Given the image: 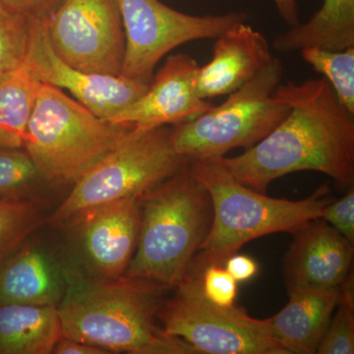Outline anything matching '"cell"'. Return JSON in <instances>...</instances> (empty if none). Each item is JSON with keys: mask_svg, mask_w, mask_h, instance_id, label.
<instances>
[{"mask_svg": "<svg viewBox=\"0 0 354 354\" xmlns=\"http://www.w3.org/2000/svg\"><path fill=\"white\" fill-rule=\"evenodd\" d=\"M44 181L38 167L20 149L0 148V198L28 199Z\"/></svg>", "mask_w": 354, "mask_h": 354, "instance_id": "603a6c76", "label": "cell"}, {"mask_svg": "<svg viewBox=\"0 0 354 354\" xmlns=\"http://www.w3.org/2000/svg\"><path fill=\"white\" fill-rule=\"evenodd\" d=\"M321 218L354 243V189L335 202H330L321 214Z\"/></svg>", "mask_w": 354, "mask_h": 354, "instance_id": "4316f807", "label": "cell"}, {"mask_svg": "<svg viewBox=\"0 0 354 354\" xmlns=\"http://www.w3.org/2000/svg\"><path fill=\"white\" fill-rule=\"evenodd\" d=\"M199 64L185 53H176L165 60L153 77L143 95L109 122L138 130H151L165 125H178L213 108L198 93Z\"/></svg>", "mask_w": 354, "mask_h": 354, "instance_id": "4fadbf2b", "label": "cell"}, {"mask_svg": "<svg viewBox=\"0 0 354 354\" xmlns=\"http://www.w3.org/2000/svg\"><path fill=\"white\" fill-rule=\"evenodd\" d=\"M221 158L188 162L191 174L208 191L213 207L211 228L193 262L223 264L247 242L278 232L293 234L307 221L321 218L333 201L326 185L299 201L266 196L239 183Z\"/></svg>", "mask_w": 354, "mask_h": 354, "instance_id": "277c9868", "label": "cell"}, {"mask_svg": "<svg viewBox=\"0 0 354 354\" xmlns=\"http://www.w3.org/2000/svg\"><path fill=\"white\" fill-rule=\"evenodd\" d=\"M62 0H0L7 8L29 19H48Z\"/></svg>", "mask_w": 354, "mask_h": 354, "instance_id": "83f0119b", "label": "cell"}, {"mask_svg": "<svg viewBox=\"0 0 354 354\" xmlns=\"http://www.w3.org/2000/svg\"><path fill=\"white\" fill-rule=\"evenodd\" d=\"M335 310L316 353L353 354V274L342 286L339 301Z\"/></svg>", "mask_w": 354, "mask_h": 354, "instance_id": "cb8c5ba5", "label": "cell"}, {"mask_svg": "<svg viewBox=\"0 0 354 354\" xmlns=\"http://www.w3.org/2000/svg\"><path fill=\"white\" fill-rule=\"evenodd\" d=\"M26 64L41 82L68 91L76 101L109 122L149 87V84L125 76L88 73L71 66L53 50L46 19L31 20Z\"/></svg>", "mask_w": 354, "mask_h": 354, "instance_id": "7c38bea8", "label": "cell"}, {"mask_svg": "<svg viewBox=\"0 0 354 354\" xmlns=\"http://www.w3.org/2000/svg\"><path fill=\"white\" fill-rule=\"evenodd\" d=\"M125 35L120 75L150 84L158 62L174 48L199 39H216L228 27L247 20L245 13L196 16L160 0H118Z\"/></svg>", "mask_w": 354, "mask_h": 354, "instance_id": "9c48e42d", "label": "cell"}, {"mask_svg": "<svg viewBox=\"0 0 354 354\" xmlns=\"http://www.w3.org/2000/svg\"><path fill=\"white\" fill-rule=\"evenodd\" d=\"M140 205L138 241L123 277L177 286L211 228L213 207L208 191L187 164L140 197Z\"/></svg>", "mask_w": 354, "mask_h": 354, "instance_id": "3957f363", "label": "cell"}, {"mask_svg": "<svg viewBox=\"0 0 354 354\" xmlns=\"http://www.w3.org/2000/svg\"><path fill=\"white\" fill-rule=\"evenodd\" d=\"M339 290L305 288L291 291L279 313L265 319L272 337L288 354H314L339 298Z\"/></svg>", "mask_w": 354, "mask_h": 354, "instance_id": "e0dca14e", "label": "cell"}, {"mask_svg": "<svg viewBox=\"0 0 354 354\" xmlns=\"http://www.w3.org/2000/svg\"><path fill=\"white\" fill-rule=\"evenodd\" d=\"M39 84L26 62L0 75V148L24 147Z\"/></svg>", "mask_w": 354, "mask_h": 354, "instance_id": "ffe728a7", "label": "cell"}, {"mask_svg": "<svg viewBox=\"0 0 354 354\" xmlns=\"http://www.w3.org/2000/svg\"><path fill=\"white\" fill-rule=\"evenodd\" d=\"M46 29L53 50L71 66L120 75L125 35L118 0H62Z\"/></svg>", "mask_w": 354, "mask_h": 354, "instance_id": "30bf717a", "label": "cell"}, {"mask_svg": "<svg viewBox=\"0 0 354 354\" xmlns=\"http://www.w3.org/2000/svg\"><path fill=\"white\" fill-rule=\"evenodd\" d=\"M197 272L204 297L221 307L234 306L237 281L221 263L199 264L193 262L190 269Z\"/></svg>", "mask_w": 354, "mask_h": 354, "instance_id": "484cf974", "label": "cell"}, {"mask_svg": "<svg viewBox=\"0 0 354 354\" xmlns=\"http://www.w3.org/2000/svg\"><path fill=\"white\" fill-rule=\"evenodd\" d=\"M129 129L102 120L64 91L41 82L24 148L46 183L74 184Z\"/></svg>", "mask_w": 354, "mask_h": 354, "instance_id": "5b68a950", "label": "cell"}, {"mask_svg": "<svg viewBox=\"0 0 354 354\" xmlns=\"http://www.w3.org/2000/svg\"><path fill=\"white\" fill-rule=\"evenodd\" d=\"M223 267L237 283L250 281L259 271L257 262L249 256L232 254L223 261Z\"/></svg>", "mask_w": 354, "mask_h": 354, "instance_id": "f1b7e54d", "label": "cell"}, {"mask_svg": "<svg viewBox=\"0 0 354 354\" xmlns=\"http://www.w3.org/2000/svg\"><path fill=\"white\" fill-rule=\"evenodd\" d=\"M162 288L145 279L95 278L71 257L68 286L57 306L62 335L111 353H197L158 328Z\"/></svg>", "mask_w": 354, "mask_h": 354, "instance_id": "7a4b0ae2", "label": "cell"}, {"mask_svg": "<svg viewBox=\"0 0 354 354\" xmlns=\"http://www.w3.org/2000/svg\"><path fill=\"white\" fill-rule=\"evenodd\" d=\"M281 19L292 27L299 23V11L297 0H272Z\"/></svg>", "mask_w": 354, "mask_h": 354, "instance_id": "4dcf8cb0", "label": "cell"}, {"mask_svg": "<svg viewBox=\"0 0 354 354\" xmlns=\"http://www.w3.org/2000/svg\"><path fill=\"white\" fill-rule=\"evenodd\" d=\"M354 46V0H324L320 10L304 24L292 26L274 39V50L283 53L305 48L344 50Z\"/></svg>", "mask_w": 354, "mask_h": 354, "instance_id": "d6986e66", "label": "cell"}, {"mask_svg": "<svg viewBox=\"0 0 354 354\" xmlns=\"http://www.w3.org/2000/svg\"><path fill=\"white\" fill-rule=\"evenodd\" d=\"M62 337L55 305L0 304V354H50Z\"/></svg>", "mask_w": 354, "mask_h": 354, "instance_id": "ac0fdd59", "label": "cell"}, {"mask_svg": "<svg viewBox=\"0 0 354 354\" xmlns=\"http://www.w3.org/2000/svg\"><path fill=\"white\" fill-rule=\"evenodd\" d=\"M141 223L140 198H127L88 209L65 223L71 227L72 259L95 278L118 279L134 255Z\"/></svg>", "mask_w": 354, "mask_h": 354, "instance_id": "8fae6325", "label": "cell"}, {"mask_svg": "<svg viewBox=\"0 0 354 354\" xmlns=\"http://www.w3.org/2000/svg\"><path fill=\"white\" fill-rule=\"evenodd\" d=\"M55 354H111L106 349L62 337L53 349Z\"/></svg>", "mask_w": 354, "mask_h": 354, "instance_id": "f546056e", "label": "cell"}, {"mask_svg": "<svg viewBox=\"0 0 354 354\" xmlns=\"http://www.w3.org/2000/svg\"><path fill=\"white\" fill-rule=\"evenodd\" d=\"M272 58L262 32L246 21L235 23L216 37L212 59L199 67L198 93L204 100L230 95L248 83Z\"/></svg>", "mask_w": 354, "mask_h": 354, "instance_id": "2e32d148", "label": "cell"}, {"mask_svg": "<svg viewBox=\"0 0 354 354\" xmlns=\"http://www.w3.org/2000/svg\"><path fill=\"white\" fill-rule=\"evenodd\" d=\"M41 209L32 200L0 198V265L39 227Z\"/></svg>", "mask_w": 354, "mask_h": 354, "instance_id": "7402d4cb", "label": "cell"}, {"mask_svg": "<svg viewBox=\"0 0 354 354\" xmlns=\"http://www.w3.org/2000/svg\"><path fill=\"white\" fill-rule=\"evenodd\" d=\"M300 53L306 64L327 79L339 101L354 114V46L344 50L311 46Z\"/></svg>", "mask_w": 354, "mask_h": 354, "instance_id": "44dd1931", "label": "cell"}, {"mask_svg": "<svg viewBox=\"0 0 354 354\" xmlns=\"http://www.w3.org/2000/svg\"><path fill=\"white\" fill-rule=\"evenodd\" d=\"M31 19L0 3V75L26 62Z\"/></svg>", "mask_w": 354, "mask_h": 354, "instance_id": "d4e9b609", "label": "cell"}, {"mask_svg": "<svg viewBox=\"0 0 354 354\" xmlns=\"http://www.w3.org/2000/svg\"><path fill=\"white\" fill-rule=\"evenodd\" d=\"M71 257L30 236L0 265V304L55 305L67 290Z\"/></svg>", "mask_w": 354, "mask_h": 354, "instance_id": "9a60e30c", "label": "cell"}, {"mask_svg": "<svg viewBox=\"0 0 354 354\" xmlns=\"http://www.w3.org/2000/svg\"><path fill=\"white\" fill-rule=\"evenodd\" d=\"M283 75V64L274 57L221 106L176 125L169 132L174 151L190 162L223 158L234 149L257 144L290 113V104L274 95Z\"/></svg>", "mask_w": 354, "mask_h": 354, "instance_id": "8992f818", "label": "cell"}, {"mask_svg": "<svg viewBox=\"0 0 354 354\" xmlns=\"http://www.w3.org/2000/svg\"><path fill=\"white\" fill-rule=\"evenodd\" d=\"M293 235L283 263L288 292L339 290L353 274V242L321 218L307 221Z\"/></svg>", "mask_w": 354, "mask_h": 354, "instance_id": "5bb4252c", "label": "cell"}, {"mask_svg": "<svg viewBox=\"0 0 354 354\" xmlns=\"http://www.w3.org/2000/svg\"><path fill=\"white\" fill-rule=\"evenodd\" d=\"M162 304L158 318L165 335L187 342L197 353L288 354L270 334L265 319L239 307H221L203 295L197 272L189 270Z\"/></svg>", "mask_w": 354, "mask_h": 354, "instance_id": "ba28073f", "label": "cell"}, {"mask_svg": "<svg viewBox=\"0 0 354 354\" xmlns=\"http://www.w3.org/2000/svg\"><path fill=\"white\" fill-rule=\"evenodd\" d=\"M274 95L290 104V113L241 155L221 158L227 171L260 193L276 179L302 171L322 172L353 187L354 114L339 101L327 79L279 84Z\"/></svg>", "mask_w": 354, "mask_h": 354, "instance_id": "6da1fadb", "label": "cell"}, {"mask_svg": "<svg viewBox=\"0 0 354 354\" xmlns=\"http://www.w3.org/2000/svg\"><path fill=\"white\" fill-rule=\"evenodd\" d=\"M171 130L130 128L79 180L57 211L53 225H64L88 209L127 198H140L176 176L188 164L174 151Z\"/></svg>", "mask_w": 354, "mask_h": 354, "instance_id": "52a82bcc", "label": "cell"}]
</instances>
